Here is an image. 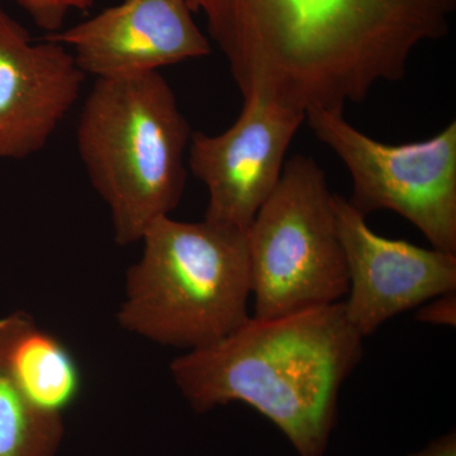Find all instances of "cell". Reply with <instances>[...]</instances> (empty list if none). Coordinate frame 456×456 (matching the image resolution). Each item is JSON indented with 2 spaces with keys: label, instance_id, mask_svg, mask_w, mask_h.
<instances>
[{
  "label": "cell",
  "instance_id": "cell-1",
  "mask_svg": "<svg viewBox=\"0 0 456 456\" xmlns=\"http://www.w3.org/2000/svg\"><path fill=\"white\" fill-rule=\"evenodd\" d=\"M242 97L344 110L398 82L411 53L448 35L456 0H188Z\"/></svg>",
  "mask_w": 456,
  "mask_h": 456
},
{
  "label": "cell",
  "instance_id": "cell-2",
  "mask_svg": "<svg viewBox=\"0 0 456 456\" xmlns=\"http://www.w3.org/2000/svg\"><path fill=\"white\" fill-rule=\"evenodd\" d=\"M362 338L342 302L250 316L220 341L174 360L170 373L196 412L241 402L277 426L299 456H323Z\"/></svg>",
  "mask_w": 456,
  "mask_h": 456
},
{
  "label": "cell",
  "instance_id": "cell-3",
  "mask_svg": "<svg viewBox=\"0 0 456 456\" xmlns=\"http://www.w3.org/2000/svg\"><path fill=\"white\" fill-rule=\"evenodd\" d=\"M191 134L160 71L95 80L77 122V152L110 209L116 244L141 242L179 206Z\"/></svg>",
  "mask_w": 456,
  "mask_h": 456
},
{
  "label": "cell",
  "instance_id": "cell-4",
  "mask_svg": "<svg viewBox=\"0 0 456 456\" xmlns=\"http://www.w3.org/2000/svg\"><path fill=\"white\" fill-rule=\"evenodd\" d=\"M126 275L119 325L188 351L208 346L248 320L253 294L246 231L215 222L159 218Z\"/></svg>",
  "mask_w": 456,
  "mask_h": 456
},
{
  "label": "cell",
  "instance_id": "cell-5",
  "mask_svg": "<svg viewBox=\"0 0 456 456\" xmlns=\"http://www.w3.org/2000/svg\"><path fill=\"white\" fill-rule=\"evenodd\" d=\"M334 196L316 161L296 155L246 231L255 318L338 303L349 290Z\"/></svg>",
  "mask_w": 456,
  "mask_h": 456
},
{
  "label": "cell",
  "instance_id": "cell-6",
  "mask_svg": "<svg viewBox=\"0 0 456 456\" xmlns=\"http://www.w3.org/2000/svg\"><path fill=\"white\" fill-rule=\"evenodd\" d=\"M346 165L349 202L367 217L389 209L415 224L432 248L456 254V122L419 142L388 145L362 134L342 110L314 107L305 119Z\"/></svg>",
  "mask_w": 456,
  "mask_h": 456
},
{
  "label": "cell",
  "instance_id": "cell-7",
  "mask_svg": "<svg viewBox=\"0 0 456 456\" xmlns=\"http://www.w3.org/2000/svg\"><path fill=\"white\" fill-rule=\"evenodd\" d=\"M305 119L301 110L251 92L228 130L216 136L193 132L188 167L208 191L204 220L248 231L277 188L285 154Z\"/></svg>",
  "mask_w": 456,
  "mask_h": 456
},
{
  "label": "cell",
  "instance_id": "cell-8",
  "mask_svg": "<svg viewBox=\"0 0 456 456\" xmlns=\"http://www.w3.org/2000/svg\"><path fill=\"white\" fill-rule=\"evenodd\" d=\"M334 209L349 275L345 316L362 338L402 312L456 290V254L377 235L365 216L338 194Z\"/></svg>",
  "mask_w": 456,
  "mask_h": 456
},
{
  "label": "cell",
  "instance_id": "cell-9",
  "mask_svg": "<svg viewBox=\"0 0 456 456\" xmlns=\"http://www.w3.org/2000/svg\"><path fill=\"white\" fill-rule=\"evenodd\" d=\"M86 77L68 47L33 41L0 3V159L42 151L79 101Z\"/></svg>",
  "mask_w": 456,
  "mask_h": 456
},
{
  "label": "cell",
  "instance_id": "cell-10",
  "mask_svg": "<svg viewBox=\"0 0 456 456\" xmlns=\"http://www.w3.org/2000/svg\"><path fill=\"white\" fill-rule=\"evenodd\" d=\"M191 14L188 0H125L45 38L68 47L97 79L150 73L211 53Z\"/></svg>",
  "mask_w": 456,
  "mask_h": 456
},
{
  "label": "cell",
  "instance_id": "cell-11",
  "mask_svg": "<svg viewBox=\"0 0 456 456\" xmlns=\"http://www.w3.org/2000/svg\"><path fill=\"white\" fill-rule=\"evenodd\" d=\"M0 373L37 406L61 415L83 392V371L73 351L25 311L0 317Z\"/></svg>",
  "mask_w": 456,
  "mask_h": 456
},
{
  "label": "cell",
  "instance_id": "cell-12",
  "mask_svg": "<svg viewBox=\"0 0 456 456\" xmlns=\"http://www.w3.org/2000/svg\"><path fill=\"white\" fill-rule=\"evenodd\" d=\"M64 417L45 410L0 373V456H57Z\"/></svg>",
  "mask_w": 456,
  "mask_h": 456
},
{
  "label": "cell",
  "instance_id": "cell-13",
  "mask_svg": "<svg viewBox=\"0 0 456 456\" xmlns=\"http://www.w3.org/2000/svg\"><path fill=\"white\" fill-rule=\"evenodd\" d=\"M46 36L62 31L71 11L88 12L95 0H16Z\"/></svg>",
  "mask_w": 456,
  "mask_h": 456
},
{
  "label": "cell",
  "instance_id": "cell-14",
  "mask_svg": "<svg viewBox=\"0 0 456 456\" xmlns=\"http://www.w3.org/2000/svg\"><path fill=\"white\" fill-rule=\"evenodd\" d=\"M416 320L428 325L455 327L456 290L441 294L419 305Z\"/></svg>",
  "mask_w": 456,
  "mask_h": 456
},
{
  "label": "cell",
  "instance_id": "cell-15",
  "mask_svg": "<svg viewBox=\"0 0 456 456\" xmlns=\"http://www.w3.org/2000/svg\"><path fill=\"white\" fill-rule=\"evenodd\" d=\"M408 456H456V434L449 432L431 441L426 448Z\"/></svg>",
  "mask_w": 456,
  "mask_h": 456
}]
</instances>
